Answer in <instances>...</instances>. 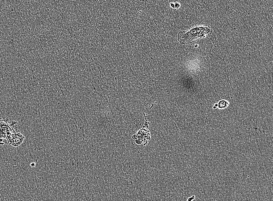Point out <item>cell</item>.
<instances>
[{"instance_id":"ba28073f","label":"cell","mask_w":273,"mask_h":201,"mask_svg":"<svg viewBox=\"0 0 273 201\" xmlns=\"http://www.w3.org/2000/svg\"><path fill=\"white\" fill-rule=\"evenodd\" d=\"M171 4V7H172V8L173 9H174V8H175L174 3H171V4Z\"/></svg>"},{"instance_id":"7a4b0ae2","label":"cell","mask_w":273,"mask_h":201,"mask_svg":"<svg viewBox=\"0 0 273 201\" xmlns=\"http://www.w3.org/2000/svg\"><path fill=\"white\" fill-rule=\"evenodd\" d=\"M9 120L8 117L3 119H0V138L5 139L11 133L16 132L18 122L14 120L9 124Z\"/></svg>"},{"instance_id":"8992f818","label":"cell","mask_w":273,"mask_h":201,"mask_svg":"<svg viewBox=\"0 0 273 201\" xmlns=\"http://www.w3.org/2000/svg\"><path fill=\"white\" fill-rule=\"evenodd\" d=\"M195 195H193V196H191V197L188 198L187 199V200L189 201L193 200L195 199Z\"/></svg>"},{"instance_id":"5b68a950","label":"cell","mask_w":273,"mask_h":201,"mask_svg":"<svg viewBox=\"0 0 273 201\" xmlns=\"http://www.w3.org/2000/svg\"><path fill=\"white\" fill-rule=\"evenodd\" d=\"M175 8L174 9H178L181 7V4L179 3H174Z\"/></svg>"},{"instance_id":"9c48e42d","label":"cell","mask_w":273,"mask_h":201,"mask_svg":"<svg viewBox=\"0 0 273 201\" xmlns=\"http://www.w3.org/2000/svg\"><path fill=\"white\" fill-rule=\"evenodd\" d=\"M30 165L32 167H34L35 166V163H34V162H33V163H32L30 164Z\"/></svg>"},{"instance_id":"277c9868","label":"cell","mask_w":273,"mask_h":201,"mask_svg":"<svg viewBox=\"0 0 273 201\" xmlns=\"http://www.w3.org/2000/svg\"><path fill=\"white\" fill-rule=\"evenodd\" d=\"M227 102L224 100H222L220 101L218 103V108L220 109H223L226 108L227 106Z\"/></svg>"},{"instance_id":"3957f363","label":"cell","mask_w":273,"mask_h":201,"mask_svg":"<svg viewBox=\"0 0 273 201\" xmlns=\"http://www.w3.org/2000/svg\"><path fill=\"white\" fill-rule=\"evenodd\" d=\"M25 137L20 132H13L7 136L5 138L9 145L14 147H17L20 145L24 140Z\"/></svg>"},{"instance_id":"6da1fadb","label":"cell","mask_w":273,"mask_h":201,"mask_svg":"<svg viewBox=\"0 0 273 201\" xmlns=\"http://www.w3.org/2000/svg\"><path fill=\"white\" fill-rule=\"evenodd\" d=\"M213 30L208 25H196L185 31H181L178 35L177 40L182 45L191 44L198 40L211 35Z\"/></svg>"},{"instance_id":"52a82bcc","label":"cell","mask_w":273,"mask_h":201,"mask_svg":"<svg viewBox=\"0 0 273 201\" xmlns=\"http://www.w3.org/2000/svg\"><path fill=\"white\" fill-rule=\"evenodd\" d=\"M5 144V143L3 142V139L0 138V146H3Z\"/></svg>"}]
</instances>
